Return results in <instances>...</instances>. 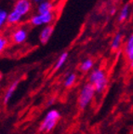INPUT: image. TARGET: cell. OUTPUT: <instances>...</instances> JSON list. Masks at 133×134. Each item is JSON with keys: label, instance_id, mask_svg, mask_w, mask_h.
<instances>
[{"label": "cell", "instance_id": "1", "mask_svg": "<svg viewBox=\"0 0 133 134\" xmlns=\"http://www.w3.org/2000/svg\"><path fill=\"white\" fill-rule=\"evenodd\" d=\"M88 81L95 87L97 93L103 92L107 87V84H108L105 72L101 68H95L90 73V76H88Z\"/></svg>", "mask_w": 133, "mask_h": 134}, {"label": "cell", "instance_id": "2", "mask_svg": "<svg viewBox=\"0 0 133 134\" xmlns=\"http://www.w3.org/2000/svg\"><path fill=\"white\" fill-rule=\"evenodd\" d=\"M96 93L95 87L91 83H87L82 87L78 96V105L81 109H85L88 106L91 100H93Z\"/></svg>", "mask_w": 133, "mask_h": 134}, {"label": "cell", "instance_id": "3", "mask_svg": "<svg viewBox=\"0 0 133 134\" xmlns=\"http://www.w3.org/2000/svg\"><path fill=\"white\" fill-rule=\"evenodd\" d=\"M60 112L58 110H56V109H52V110L48 111V114L44 117L43 121L40 124L39 130L44 132L51 131L54 129L55 126H56L57 122L60 119Z\"/></svg>", "mask_w": 133, "mask_h": 134}, {"label": "cell", "instance_id": "4", "mask_svg": "<svg viewBox=\"0 0 133 134\" xmlns=\"http://www.w3.org/2000/svg\"><path fill=\"white\" fill-rule=\"evenodd\" d=\"M55 18L54 12L51 13H47V14H34L30 17L29 19V23L33 26H47V25H49L50 23L53 21Z\"/></svg>", "mask_w": 133, "mask_h": 134}, {"label": "cell", "instance_id": "5", "mask_svg": "<svg viewBox=\"0 0 133 134\" xmlns=\"http://www.w3.org/2000/svg\"><path fill=\"white\" fill-rule=\"evenodd\" d=\"M33 4L32 0H18L13 4V10L19 13L21 16L27 17L33 10Z\"/></svg>", "mask_w": 133, "mask_h": 134}, {"label": "cell", "instance_id": "6", "mask_svg": "<svg viewBox=\"0 0 133 134\" xmlns=\"http://www.w3.org/2000/svg\"><path fill=\"white\" fill-rule=\"evenodd\" d=\"M27 37H28L27 30L25 29L24 27H21V26L15 28L10 35L11 42L16 45H20L24 43L26 41V39H27Z\"/></svg>", "mask_w": 133, "mask_h": 134}, {"label": "cell", "instance_id": "7", "mask_svg": "<svg viewBox=\"0 0 133 134\" xmlns=\"http://www.w3.org/2000/svg\"><path fill=\"white\" fill-rule=\"evenodd\" d=\"M53 31H54V27L52 25L49 24L47 25V26H44L39 34V40L41 42V44L46 45L49 41L52 34H53Z\"/></svg>", "mask_w": 133, "mask_h": 134}, {"label": "cell", "instance_id": "8", "mask_svg": "<svg viewBox=\"0 0 133 134\" xmlns=\"http://www.w3.org/2000/svg\"><path fill=\"white\" fill-rule=\"evenodd\" d=\"M54 9V4L52 1L48 0L45 2H42L40 4L36 5V13L38 14H47V13L53 12Z\"/></svg>", "mask_w": 133, "mask_h": 134}, {"label": "cell", "instance_id": "9", "mask_svg": "<svg viewBox=\"0 0 133 134\" xmlns=\"http://www.w3.org/2000/svg\"><path fill=\"white\" fill-rule=\"evenodd\" d=\"M19 83H20L19 79L15 80V81L11 84L10 86L8 87V90H6L5 95H4V99H3V103H4V104H7V103L9 102V100L11 99V97H12L13 94H14V92H15V90H16L18 85H19Z\"/></svg>", "mask_w": 133, "mask_h": 134}, {"label": "cell", "instance_id": "10", "mask_svg": "<svg viewBox=\"0 0 133 134\" xmlns=\"http://www.w3.org/2000/svg\"><path fill=\"white\" fill-rule=\"evenodd\" d=\"M125 54L129 61L133 60V33L129 36L125 44Z\"/></svg>", "mask_w": 133, "mask_h": 134}, {"label": "cell", "instance_id": "11", "mask_svg": "<svg viewBox=\"0 0 133 134\" xmlns=\"http://www.w3.org/2000/svg\"><path fill=\"white\" fill-rule=\"evenodd\" d=\"M23 17L21 16L19 13H17L15 10H11L10 12L8 13V21H7V24L8 25H16L18 23H20L23 21Z\"/></svg>", "mask_w": 133, "mask_h": 134}, {"label": "cell", "instance_id": "12", "mask_svg": "<svg viewBox=\"0 0 133 134\" xmlns=\"http://www.w3.org/2000/svg\"><path fill=\"white\" fill-rule=\"evenodd\" d=\"M67 59H68V52H63L60 55L59 59L57 60L56 63L54 65V71H58L60 70L62 67L63 66V64L65 63V62L67 61Z\"/></svg>", "mask_w": 133, "mask_h": 134}, {"label": "cell", "instance_id": "13", "mask_svg": "<svg viewBox=\"0 0 133 134\" xmlns=\"http://www.w3.org/2000/svg\"><path fill=\"white\" fill-rule=\"evenodd\" d=\"M94 66V62L91 59H86L85 61H83L79 66V69L82 72H88L90 70H91Z\"/></svg>", "mask_w": 133, "mask_h": 134}, {"label": "cell", "instance_id": "14", "mask_svg": "<svg viewBox=\"0 0 133 134\" xmlns=\"http://www.w3.org/2000/svg\"><path fill=\"white\" fill-rule=\"evenodd\" d=\"M122 34L117 33L112 40V44H111V48L112 50H117L121 46V42H122Z\"/></svg>", "mask_w": 133, "mask_h": 134}, {"label": "cell", "instance_id": "15", "mask_svg": "<svg viewBox=\"0 0 133 134\" xmlns=\"http://www.w3.org/2000/svg\"><path fill=\"white\" fill-rule=\"evenodd\" d=\"M129 15V5H125L123 7L122 9L120 10L118 15V21L119 23H123L128 19V17Z\"/></svg>", "mask_w": 133, "mask_h": 134}, {"label": "cell", "instance_id": "16", "mask_svg": "<svg viewBox=\"0 0 133 134\" xmlns=\"http://www.w3.org/2000/svg\"><path fill=\"white\" fill-rule=\"evenodd\" d=\"M75 80H76V75L74 74V73L71 74V75H69L68 76L65 78L64 86L66 87V88H70L71 86H73L74 85V83L75 82Z\"/></svg>", "mask_w": 133, "mask_h": 134}, {"label": "cell", "instance_id": "17", "mask_svg": "<svg viewBox=\"0 0 133 134\" xmlns=\"http://www.w3.org/2000/svg\"><path fill=\"white\" fill-rule=\"evenodd\" d=\"M8 13L9 12H8L6 9H3V8L0 10V27H3L5 23H7Z\"/></svg>", "mask_w": 133, "mask_h": 134}, {"label": "cell", "instance_id": "18", "mask_svg": "<svg viewBox=\"0 0 133 134\" xmlns=\"http://www.w3.org/2000/svg\"><path fill=\"white\" fill-rule=\"evenodd\" d=\"M7 46H8V39L4 36H1V38H0V51L3 52V50L5 49Z\"/></svg>", "mask_w": 133, "mask_h": 134}, {"label": "cell", "instance_id": "19", "mask_svg": "<svg viewBox=\"0 0 133 134\" xmlns=\"http://www.w3.org/2000/svg\"><path fill=\"white\" fill-rule=\"evenodd\" d=\"M45 1H48V0H32V2L36 5L40 4V3H42V2H45Z\"/></svg>", "mask_w": 133, "mask_h": 134}, {"label": "cell", "instance_id": "20", "mask_svg": "<svg viewBox=\"0 0 133 134\" xmlns=\"http://www.w3.org/2000/svg\"><path fill=\"white\" fill-rule=\"evenodd\" d=\"M115 12H117V8H112V9L110 10V14L111 15H114V14H115Z\"/></svg>", "mask_w": 133, "mask_h": 134}, {"label": "cell", "instance_id": "21", "mask_svg": "<svg viewBox=\"0 0 133 134\" xmlns=\"http://www.w3.org/2000/svg\"><path fill=\"white\" fill-rule=\"evenodd\" d=\"M7 1H9V2H12L13 4H14V3H16L17 1H18V0H7Z\"/></svg>", "mask_w": 133, "mask_h": 134}, {"label": "cell", "instance_id": "22", "mask_svg": "<svg viewBox=\"0 0 133 134\" xmlns=\"http://www.w3.org/2000/svg\"><path fill=\"white\" fill-rule=\"evenodd\" d=\"M130 67H131V68H133V60L130 62Z\"/></svg>", "mask_w": 133, "mask_h": 134}, {"label": "cell", "instance_id": "23", "mask_svg": "<svg viewBox=\"0 0 133 134\" xmlns=\"http://www.w3.org/2000/svg\"><path fill=\"white\" fill-rule=\"evenodd\" d=\"M97 134H100V133H97Z\"/></svg>", "mask_w": 133, "mask_h": 134}]
</instances>
